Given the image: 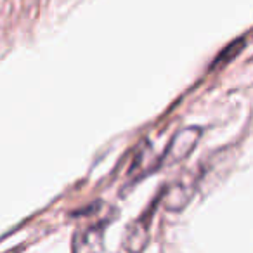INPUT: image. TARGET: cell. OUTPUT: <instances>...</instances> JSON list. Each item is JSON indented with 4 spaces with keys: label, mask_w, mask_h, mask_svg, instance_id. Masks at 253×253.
<instances>
[{
    "label": "cell",
    "mask_w": 253,
    "mask_h": 253,
    "mask_svg": "<svg viewBox=\"0 0 253 253\" xmlns=\"http://www.w3.org/2000/svg\"><path fill=\"white\" fill-rule=\"evenodd\" d=\"M200 137V130L198 128H186L180 130L179 134L173 137V141L169 144L165 155H163V162L165 163H177L187 156L196 146V141Z\"/></svg>",
    "instance_id": "1"
},
{
    "label": "cell",
    "mask_w": 253,
    "mask_h": 253,
    "mask_svg": "<svg viewBox=\"0 0 253 253\" xmlns=\"http://www.w3.org/2000/svg\"><path fill=\"white\" fill-rule=\"evenodd\" d=\"M243 47H245V40L243 39H238V40H234V42H231L225 49H222L220 52H218V56L215 57L213 63H211L210 70H217V68L231 63V61L239 54V50H243Z\"/></svg>",
    "instance_id": "2"
}]
</instances>
